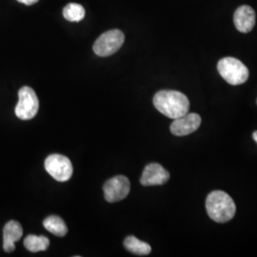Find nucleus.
Wrapping results in <instances>:
<instances>
[{"mask_svg":"<svg viewBox=\"0 0 257 257\" xmlns=\"http://www.w3.org/2000/svg\"><path fill=\"white\" fill-rule=\"evenodd\" d=\"M154 105L156 110L172 119L183 116L190 110L188 97L182 92L171 90L156 92L154 96Z\"/></svg>","mask_w":257,"mask_h":257,"instance_id":"1","label":"nucleus"},{"mask_svg":"<svg viewBox=\"0 0 257 257\" xmlns=\"http://www.w3.org/2000/svg\"><path fill=\"white\" fill-rule=\"evenodd\" d=\"M206 209L210 218L217 223L231 220L236 211L232 198L228 193L222 191H214L208 195Z\"/></svg>","mask_w":257,"mask_h":257,"instance_id":"2","label":"nucleus"},{"mask_svg":"<svg viewBox=\"0 0 257 257\" xmlns=\"http://www.w3.org/2000/svg\"><path fill=\"white\" fill-rule=\"evenodd\" d=\"M24 246L31 252L44 251L50 246V240L46 236L30 234L24 240Z\"/></svg>","mask_w":257,"mask_h":257,"instance_id":"14","label":"nucleus"},{"mask_svg":"<svg viewBox=\"0 0 257 257\" xmlns=\"http://www.w3.org/2000/svg\"><path fill=\"white\" fill-rule=\"evenodd\" d=\"M125 36L119 30H110L96 39L93 44V52L102 57L115 54L123 45Z\"/></svg>","mask_w":257,"mask_h":257,"instance_id":"4","label":"nucleus"},{"mask_svg":"<svg viewBox=\"0 0 257 257\" xmlns=\"http://www.w3.org/2000/svg\"><path fill=\"white\" fill-rule=\"evenodd\" d=\"M170 179V174L162 166L157 163H151L145 167L140 183L143 186L163 185Z\"/></svg>","mask_w":257,"mask_h":257,"instance_id":"9","label":"nucleus"},{"mask_svg":"<svg viewBox=\"0 0 257 257\" xmlns=\"http://www.w3.org/2000/svg\"><path fill=\"white\" fill-rule=\"evenodd\" d=\"M201 125V117L197 113H187L174 119L171 125V132L176 137H184L193 134Z\"/></svg>","mask_w":257,"mask_h":257,"instance_id":"8","label":"nucleus"},{"mask_svg":"<svg viewBox=\"0 0 257 257\" xmlns=\"http://www.w3.org/2000/svg\"><path fill=\"white\" fill-rule=\"evenodd\" d=\"M103 191L105 199L108 202H118L128 196L131 191V183L126 176L117 175L104 184Z\"/></svg>","mask_w":257,"mask_h":257,"instance_id":"7","label":"nucleus"},{"mask_svg":"<svg viewBox=\"0 0 257 257\" xmlns=\"http://www.w3.org/2000/svg\"><path fill=\"white\" fill-rule=\"evenodd\" d=\"M85 9L77 3H70L63 9V17L70 22H80L85 18Z\"/></svg>","mask_w":257,"mask_h":257,"instance_id":"15","label":"nucleus"},{"mask_svg":"<svg viewBox=\"0 0 257 257\" xmlns=\"http://www.w3.org/2000/svg\"><path fill=\"white\" fill-rule=\"evenodd\" d=\"M233 21L240 33H249L255 25V12L247 5L241 6L235 11Z\"/></svg>","mask_w":257,"mask_h":257,"instance_id":"10","label":"nucleus"},{"mask_svg":"<svg viewBox=\"0 0 257 257\" xmlns=\"http://www.w3.org/2000/svg\"><path fill=\"white\" fill-rule=\"evenodd\" d=\"M47 173L58 182L68 181L74 173L71 160L61 155H51L45 160Z\"/></svg>","mask_w":257,"mask_h":257,"instance_id":"6","label":"nucleus"},{"mask_svg":"<svg viewBox=\"0 0 257 257\" xmlns=\"http://www.w3.org/2000/svg\"><path fill=\"white\" fill-rule=\"evenodd\" d=\"M39 101L36 92L30 87H22L19 92V102L16 107V114L21 120H30L37 115Z\"/></svg>","mask_w":257,"mask_h":257,"instance_id":"5","label":"nucleus"},{"mask_svg":"<svg viewBox=\"0 0 257 257\" xmlns=\"http://www.w3.org/2000/svg\"><path fill=\"white\" fill-rule=\"evenodd\" d=\"M19 1V3H22L24 5H27V6H31V5H34L37 3L39 0H17Z\"/></svg>","mask_w":257,"mask_h":257,"instance_id":"16","label":"nucleus"},{"mask_svg":"<svg viewBox=\"0 0 257 257\" xmlns=\"http://www.w3.org/2000/svg\"><path fill=\"white\" fill-rule=\"evenodd\" d=\"M23 235V229L17 221H9L3 230V248L6 252H12L16 248V242Z\"/></svg>","mask_w":257,"mask_h":257,"instance_id":"11","label":"nucleus"},{"mask_svg":"<svg viewBox=\"0 0 257 257\" xmlns=\"http://www.w3.org/2000/svg\"><path fill=\"white\" fill-rule=\"evenodd\" d=\"M124 246L130 252L141 256L148 255L152 251V248L148 243L139 240L136 236H128L124 240Z\"/></svg>","mask_w":257,"mask_h":257,"instance_id":"12","label":"nucleus"},{"mask_svg":"<svg viewBox=\"0 0 257 257\" xmlns=\"http://www.w3.org/2000/svg\"><path fill=\"white\" fill-rule=\"evenodd\" d=\"M43 225L47 230L58 237H63L68 232V228L64 221L56 215H51L47 217L43 222Z\"/></svg>","mask_w":257,"mask_h":257,"instance_id":"13","label":"nucleus"},{"mask_svg":"<svg viewBox=\"0 0 257 257\" xmlns=\"http://www.w3.org/2000/svg\"><path fill=\"white\" fill-rule=\"evenodd\" d=\"M252 138H253V139L255 140V142L257 143V131L256 132H254V133H253V135H252Z\"/></svg>","mask_w":257,"mask_h":257,"instance_id":"17","label":"nucleus"},{"mask_svg":"<svg viewBox=\"0 0 257 257\" xmlns=\"http://www.w3.org/2000/svg\"><path fill=\"white\" fill-rule=\"evenodd\" d=\"M217 70L221 76L230 85L236 86L248 80V68L234 57L220 59L217 64Z\"/></svg>","mask_w":257,"mask_h":257,"instance_id":"3","label":"nucleus"}]
</instances>
